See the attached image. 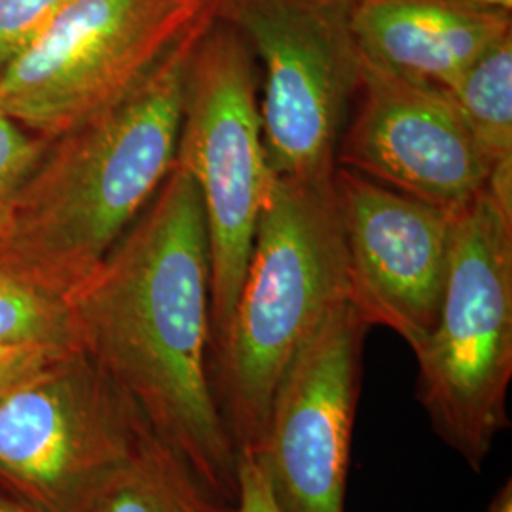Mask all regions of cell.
<instances>
[{"label": "cell", "mask_w": 512, "mask_h": 512, "mask_svg": "<svg viewBox=\"0 0 512 512\" xmlns=\"http://www.w3.org/2000/svg\"><path fill=\"white\" fill-rule=\"evenodd\" d=\"M351 2L215 0L217 18L238 31L260 63L262 135L277 177H332L363 59Z\"/></svg>", "instance_id": "ba28073f"}, {"label": "cell", "mask_w": 512, "mask_h": 512, "mask_svg": "<svg viewBox=\"0 0 512 512\" xmlns=\"http://www.w3.org/2000/svg\"><path fill=\"white\" fill-rule=\"evenodd\" d=\"M448 92L488 167V190L512 205V37L480 57Z\"/></svg>", "instance_id": "5bb4252c"}, {"label": "cell", "mask_w": 512, "mask_h": 512, "mask_svg": "<svg viewBox=\"0 0 512 512\" xmlns=\"http://www.w3.org/2000/svg\"><path fill=\"white\" fill-rule=\"evenodd\" d=\"M0 512H40L0 488Z\"/></svg>", "instance_id": "44dd1931"}, {"label": "cell", "mask_w": 512, "mask_h": 512, "mask_svg": "<svg viewBox=\"0 0 512 512\" xmlns=\"http://www.w3.org/2000/svg\"><path fill=\"white\" fill-rule=\"evenodd\" d=\"M63 353L67 351L50 348H0V393L10 385L18 384L23 378L31 376L38 368Z\"/></svg>", "instance_id": "d6986e66"}, {"label": "cell", "mask_w": 512, "mask_h": 512, "mask_svg": "<svg viewBox=\"0 0 512 512\" xmlns=\"http://www.w3.org/2000/svg\"><path fill=\"white\" fill-rule=\"evenodd\" d=\"M150 431L84 349L0 393V488L40 512H88Z\"/></svg>", "instance_id": "52a82bcc"}, {"label": "cell", "mask_w": 512, "mask_h": 512, "mask_svg": "<svg viewBox=\"0 0 512 512\" xmlns=\"http://www.w3.org/2000/svg\"><path fill=\"white\" fill-rule=\"evenodd\" d=\"M433 431L480 471L509 427L512 205L488 188L452 217L439 313L414 351Z\"/></svg>", "instance_id": "277c9868"}, {"label": "cell", "mask_w": 512, "mask_h": 512, "mask_svg": "<svg viewBox=\"0 0 512 512\" xmlns=\"http://www.w3.org/2000/svg\"><path fill=\"white\" fill-rule=\"evenodd\" d=\"M349 302L332 177L270 175L238 302L209 372L236 450L258 448L275 387L332 311Z\"/></svg>", "instance_id": "3957f363"}, {"label": "cell", "mask_w": 512, "mask_h": 512, "mask_svg": "<svg viewBox=\"0 0 512 512\" xmlns=\"http://www.w3.org/2000/svg\"><path fill=\"white\" fill-rule=\"evenodd\" d=\"M349 18L365 59L446 90L512 37L511 12L465 0H353Z\"/></svg>", "instance_id": "7c38bea8"}, {"label": "cell", "mask_w": 512, "mask_h": 512, "mask_svg": "<svg viewBox=\"0 0 512 512\" xmlns=\"http://www.w3.org/2000/svg\"><path fill=\"white\" fill-rule=\"evenodd\" d=\"M88 512H236L150 429L133 456L110 476Z\"/></svg>", "instance_id": "4fadbf2b"}, {"label": "cell", "mask_w": 512, "mask_h": 512, "mask_svg": "<svg viewBox=\"0 0 512 512\" xmlns=\"http://www.w3.org/2000/svg\"><path fill=\"white\" fill-rule=\"evenodd\" d=\"M368 329L351 302L340 304L275 387L255 450L281 512H344Z\"/></svg>", "instance_id": "9c48e42d"}, {"label": "cell", "mask_w": 512, "mask_h": 512, "mask_svg": "<svg viewBox=\"0 0 512 512\" xmlns=\"http://www.w3.org/2000/svg\"><path fill=\"white\" fill-rule=\"evenodd\" d=\"M488 512H512V480L507 478V482L497 490L494 495Z\"/></svg>", "instance_id": "ffe728a7"}, {"label": "cell", "mask_w": 512, "mask_h": 512, "mask_svg": "<svg viewBox=\"0 0 512 512\" xmlns=\"http://www.w3.org/2000/svg\"><path fill=\"white\" fill-rule=\"evenodd\" d=\"M236 512H281L266 467L255 448L238 452Z\"/></svg>", "instance_id": "ac0fdd59"}, {"label": "cell", "mask_w": 512, "mask_h": 512, "mask_svg": "<svg viewBox=\"0 0 512 512\" xmlns=\"http://www.w3.org/2000/svg\"><path fill=\"white\" fill-rule=\"evenodd\" d=\"M196 42L122 103L50 143L21 190L0 251L6 266L65 296L92 274L175 165Z\"/></svg>", "instance_id": "7a4b0ae2"}, {"label": "cell", "mask_w": 512, "mask_h": 512, "mask_svg": "<svg viewBox=\"0 0 512 512\" xmlns=\"http://www.w3.org/2000/svg\"><path fill=\"white\" fill-rule=\"evenodd\" d=\"M476 6H484V8H495V10H512V0H465Z\"/></svg>", "instance_id": "7402d4cb"}, {"label": "cell", "mask_w": 512, "mask_h": 512, "mask_svg": "<svg viewBox=\"0 0 512 512\" xmlns=\"http://www.w3.org/2000/svg\"><path fill=\"white\" fill-rule=\"evenodd\" d=\"M0 348L80 349L65 294L0 260Z\"/></svg>", "instance_id": "9a60e30c"}, {"label": "cell", "mask_w": 512, "mask_h": 512, "mask_svg": "<svg viewBox=\"0 0 512 512\" xmlns=\"http://www.w3.org/2000/svg\"><path fill=\"white\" fill-rule=\"evenodd\" d=\"M50 143L48 137L0 114V251L10 234L21 190Z\"/></svg>", "instance_id": "2e32d148"}, {"label": "cell", "mask_w": 512, "mask_h": 512, "mask_svg": "<svg viewBox=\"0 0 512 512\" xmlns=\"http://www.w3.org/2000/svg\"><path fill=\"white\" fill-rule=\"evenodd\" d=\"M256 69L247 42L215 18L196 42L184 76L175 164L194 179L202 198L211 258V349L236 308L272 175Z\"/></svg>", "instance_id": "8992f818"}, {"label": "cell", "mask_w": 512, "mask_h": 512, "mask_svg": "<svg viewBox=\"0 0 512 512\" xmlns=\"http://www.w3.org/2000/svg\"><path fill=\"white\" fill-rule=\"evenodd\" d=\"M78 346L226 501L238 497V450L215 401L211 258L202 198L173 165L124 236L67 294Z\"/></svg>", "instance_id": "6da1fadb"}, {"label": "cell", "mask_w": 512, "mask_h": 512, "mask_svg": "<svg viewBox=\"0 0 512 512\" xmlns=\"http://www.w3.org/2000/svg\"><path fill=\"white\" fill-rule=\"evenodd\" d=\"M215 0H74L0 73V114L48 137L116 107L194 44Z\"/></svg>", "instance_id": "5b68a950"}, {"label": "cell", "mask_w": 512, "mask_h": 512, "mask_svg": "<svg viewBox=\"0 0 512 512\" xmlns=\"http://www.w3.org/2000/svg\"><path fill=\"white\" fill-rule=\"evenodd\" d=\"M332 188L348 255L349 302L412 351L433 329L452 217L431 203L336 165Z\"/></svg>", "instance_id": "8fae6325"}, {"label": "cell", "mask_w": 512, "mask_h": 512, "mask_svg": "<svg viewBox=\"0 0 512 512\" xmlns=\"http://www.w3.org/2000/svg\"><path fill=\"white\" fill-rule=\"evenodd\" d=\"M74 0H0V73Z\"/></svg>", "instance_id": "e0dca14e"}, {"label": "cell", "mask_w": 512, "mask_h": 512, "mask_svg": "<svg viewBox=\"0 0 512 512\" xmlns=\"http://www.w3.org/2000/svg\"><path fill=\"white\" fill-rule=\"evenodd\" d=\"M336 165L448 213L475 202L490 183L450 92L365 57Z\"/></svg>", "instance_id": "30bf717a"}]
</instances>
